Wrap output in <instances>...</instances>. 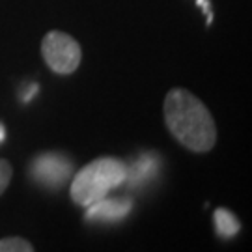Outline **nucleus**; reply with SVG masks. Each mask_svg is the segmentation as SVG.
Listing matches in <instances>:
<instances>
[{
  "instance_id": "obj_8",
  "label": "nucleus",
  "mask_w": 252,
  "mask_h": 252,
  "mask_svg": "<svg viewBox=\"0 0 252 252\" xmlns=\"http://www.w3.org/2000/svg\"><path fill=\"white\" fill-rule=\"evenodd\" d=\"M11 174H13L11 164H9L8 161H4V159H0V194L8 189L9 180H11Z\"/></svg>"
},
{
  "instance_id": "obj_9",
  "label": "nucleus",
  "mask_w": 252,
  "mask_h": 252,
  "mask_svg": "<svg viewBox=\"0 0 252 252\" xmlns=\"http://www.w3.org/2000/svg\"><path fill=\"white\" fill-rule=\"evenodd\" d=\"M4 136H6V131H4V127L0 126V140H4Z\"/></svg>"
},
{
  "instance_id": "obj_4",
  "label": "nucleus",
  "mask_w": 252,
  "mask_h": 252,
  "mask_svg": "<svg viewBox=\"0 0 252 252\" xmlns=\"http://www.w3.org/2000/svg\"><path fill=\"white\" fill-rule=\"evenodd\" d=\"M32 176L47 185H60L71 176V164L56 153H45L32 162Z\"/></svg>"
},
{
  "instance_id": "obj_5",
  "label": "nucleus",
  "mask_w": 252,
  "mask_h": 252,
  "mask_svg": "<svg viewBox=\"0 0 252 252\" xmlns=\"http://www.w3.org/2000/svg\"><path fill=\"white\" fill-rule=\"evenodd\" d=\"M131 209V200L124 198H101L88 206L86 211V219L90 220H105V222H112V220H120L129 213Z\"/></svg>"
},
{
  "instance_id": "obj_2",
  "label": "nucleus",
  "mask_w": 252,
  "mask_h": 252,
  "mask_svg": "<svg viewBox=\"0 0 252 252\" xmlns=\"http://www.w3.org/2000/svg\"><path fill=\"white\" fill-rule=\"evenodd\" d=\"M127 180V166L114 157H101L88 162L75 174L71 181V198L77 206L88 207L90 204L108 196Z\"/></svg>"
},
{
  "instance_id": "obj_6",
  "label": "nucleus",
  "mask_w": 252,
  "mask_h": 252,
  "mask_svg": "<svg viewBox=\"0 0 252 252\" xmlns=\"http://www.w3.org/2000/svg\"><path fill=\"white\" fill-rule=\"evenodd\" d=\"M213 224L217 228V234L220 235V237H224V239L234 237L239 232V228H241L239 220L235 219L234 213L228 211V209H222V207H219L213 213Z\"/></svg>"
},
{
  "instance_id": "obj_7",
  "label": "nucleus",
  "mask_w": 252,
  "mask_h": 252,
  "mask_svg": "<svg viewBox=\"0 0 252 252\" xmlns=\"http://www.w3.org/2000/svg\"><path fill=\"white\" fill-rule=\"evenodd\" d=\"M34 247L27 239L21 237H6L0 239V252H32Z\"/></svg>"
},
{
  "instance_id": "obj_1",
  "label": "nucleus",
  "mask_w": 252,
  "mask_h": 252,
  "mask_svg": "<svg viewBox=\"0 0 252 252\" xmlns=\"http://www.w3.org/2000/svg\"><path fill=\"white\" fill-rule=\"evenodd\" d=\"M164 122L176 140L190 152L204 153L215 146V120L206 105L185 88H174L166 94Z\"/></svg>"
},
{
  "instance_id": "obj_3",
  "label": "nucleus",
  "mask_w": 252,
  "mask_h": 252,
  "mask_svg": "<svg viewBox=\"0 0 252 252\" xmlns=\"http://www.w3.org/2000/svg\"><path fill=\"white\" fill-rule=\"evenodd\" d=\"M41 54L45 58L47 65L58 75L73 73L82 60L81 45L65 32L53 30L45 34L41 41Z\"/></svg>"
}]
</instances>
